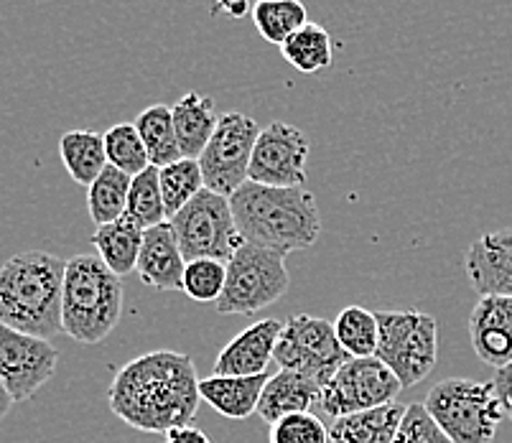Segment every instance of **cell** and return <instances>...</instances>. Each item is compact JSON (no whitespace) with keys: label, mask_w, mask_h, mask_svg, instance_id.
Returning a JSON list of instances; mask_svg holds the SVG:
<instances>
[{"label":"cell","mask_w":512,"mask_h":443,"mask_svg":"<svg viewBox=\"0 0 512 443\" xmlns=\"http://www.w3.org/2000/svg\"><path fill=\"white\" fill-rule=\"evenodd\" d=\"M492 385H495L497 398H500L502 410H505V418H510L512 421V365L495 370Z\"/></svg>","instance_id":"35"},{"label":"cell","mask_w":512,"mask_h":443,"mask_svg":"<svg viewBox=\"0 0 512 443\" xmlns=\"http://www.w3.org/2000/svg\"><path fill=\"white\" fill-rule=\"evenodd\" d=\"M408 405L388 403L344 415L329 426V443H393Z\"/></svg>","instance_id":"21"},{"label":"cell","mask_w":512,"mask_h":443,"mask_svg":"<svg viewBox=\"0 0 512 443\" xmlns=\"http://www.w3.org/2000/svg\"><path fill=\"white\" fill-rule=\"evenodd\" d=\"M59 352L49 339L31 337L0 324V377L13 403H26L51 380Z\"/></svg>","instance_id":"13"},{"label":"cell","mask_w":512,"mask_h":443,"mask_svg":"<svg viewBox=\"0 0 512 443\" xmlns=\"http://www.w3.org/2000/svg\"><path fill=\"white\" fill-rule=\"evenodd\" d=\"M158 179H161V194H164L169 219L192 202L199 191L207 189L202 166L194 158H179V161L169 163L164 169H158Z\"/></svg>","instance_id":"28"},{"label":"cell","mask_w":512,"mask_h":443,"mask_svg":"<svg viewBox=\"0 0 512 443\" xmlns=\"http://www.w3.org/2000/svg\"><path fill=\"white\" fill-rule=\"evenodd\" d=\"M107 163L125 171L128 176H138L151 166L146 143L138 133L136 123H118L105 133Z\"/></svg>","instance_id":"31"},{"label":"cell","mask_w":512,"mask_h":443,"mask_svg":"<svg viewBox=\"0 0 512 443\" xmlns=\"http://www.w3.org/2000/svg\"><path fill=\"white\" fill-rule=\"evenodd\" d=\"M281 54L301 74H316L321 69H329L334 62L332 34L319 23L309 21L281 46Z\"/></svg>","instance_id":"26"},{"label":"cell","mask_w":512,"mask_h":443,"mask_svg":"<svg viewBox=\"0 0 512 443\" xmlns=\"http://www.w3.org/2000/svg\"><path fill=\"white\" fill-rule=\"evenodd\" d=\"M59 156L74 184L90 186L110 166L105 153V135L97 130H67L59 138Z\"/></svg>","instance_id":"23"},{"label":"cell","mask_w":512,"mask_h":443,"mask_svg":"<svg viewBox=\"0 0 512 443\" xmlns=\"http://www.w3.org/2000/svg\"><path fill=\"white\" fill-rule=\"evenodd\" d=\"M184 270L186 258L181 253L171 222L146 230L136 270L141 275V281L146 286L158 288V291H181V286H184Z\"/></svg>","instance_id":"17"},{"label":"cell","mask_w":512,"mask_h":443,"mask_svg":"<svg viewBox=\"0 0 512 443\" xmlns=\"http://www.w3.org/2000/svg\"><path fill=\"white\" fill-rule=\"evenodd\" d=\"M268 375H209L199 380L202 400L230 421H245L258 413L260 395Z\"/></svg>","instance_id":"19"},{"label":"cell","mask_w":512,"mask_h":443,"mask_svg":"<svg viewBox=\"0 0 512 443\" xmlns=\"http://www.w3.org/2000/svg\"><path fill=\"white\" fill-rule=\"evenodd\" d=\"M164 443H212V438H209L204 431H199V428L184 426L166 433Z\"/></svg>","instance_id":"36"},{"label":"cell","mask_w":512,"mask_h":443,"mask_svg":"<svg viewBox=\"0 0 512 443\" xmlns=\"http://www.w3.org/2000/svg\"><path fill=\"white\" fill-rule=\"evenodd\" d=\"M67 260L44 250L18 253L0 265V324L31 337L62 334Z\"/></svg>","instance_id":"3"},{"label":"cell","mask_w":512,"mask_h":443,"mask_svg":"<svg viewBox=\"0 0 512 443\" xmlns=\"http://www.w3.org/2000/svg\"><path fill=\"white\" fill-rule=\"evenodd\" d=\"M334 331L349 357H375L377 337H380L375 311L347 306L334 319Z\"/></svg>","instance_id":"30"},{"label":"cell","mask_w":512,"mask_h":443,"mask_svg":"<svg viewBox=\"0 0 512 443\" xmlns=\"http://www.w3.org/2000/svg\"><path fill=\"white\" fill-rule=\"evenodd\" d=\"M311 143L291 123H271L260 128L258 141L253 148L248 181L278 189H296L306 184V161H309Z\"/></svg>","instance_id":"12"},{"label":"cell","mask_w":512,"mask_h":443,"mask_svg":"<svg viewBox=\"0 0 512 443\" xmlns=\"http://www.w3.org/2000/svg\"><path fill=\"white\" fill-rule=\"evenodd\" d=\"M141 133L143 143H146L148 158H151V166L156 169H164L169 163L179 161L181 148L179 138H176L174 130V115H171L169 105H151L146 110L138 113V118L133 120Z\"/></svg>","instance_id":"25"},{"label":"cell","mask_w":512,"mask_h":443,"mask_svg":"<svg viewBox=\"0 0 512 443\" xmlns=\"http://www.w3.org/2000/svg\"><path fill=\"white\" fill-rule=\"evenodd\" d=\"M253 21L268 44L283 46L309 23V13L301 0H258L253 6Z\"/></svg>","instance_id":"27"},{"label":"cell","mask_w":512,"mask_h":443,"mask_svg":"<svg viewBox=\"0 0 512 443\" xmlns=\"http://www.w3.org/2000/svg\"><path fill=\"white\" fill-rule=\"evenodd\" d=\"M11 405H13V398H11V393H8V387H6V382H3V377H0V421L6 418L8 410H11Z\"/></svg>","instance_id":"38"},{"label":"cell","mask_w":512,"mask_h":443,"mask_svg":"<svg viewBox=\"0 0 512 443\" xmlns=\"http://www.w3.org/2000/svg\"><path fill=\"white\" fill-rule=\"evenodd\" d=\"M403 385L388 365L377 357H349L327 385H321L316 410L332 415L334 421L344 415L380 408L395 403Z\"/></svg>","instance_id":"9"},{"label":"cell","mask_w":512,"mask_h":443,"mask_svg":"<svg viewBox=\"0 0 512 443\" xmlns=\"http://www.w3.org/2000/svg\"><path fill=\"white\" fill-rule=\"evenodd\" d=\"M258 135L260 128L250 115L240 113V110H230V113L222 115L212 141L199 156L204 186L209 191H217L222 197H232L248 181Z\"/></svg>","instance_id":"11"},{"label":"cell","mask_w":512,"mask_h":443,"mask_svg":"<svg viewBox=\"0 0 512 443\" xmlns=\"http://www.w3.org/2000/svg\"><path fill=\"white\" fill-rule=\"evenodd\" d=\"M291 286L283 255L258 245H245L227 263V283L214 303L222 316H248L268 309Z\"/></svg>","instance_id":"7"},{"label":"cell","mask_w":512,"mask_h":443,"mask_svg":"<svg viewBox=\"0 0 512 443\" xmlns=\"http://www.w3.org/2000/svg\"><path fill=\"white\" fill-rule=\"evenodd\" d=\"M125 214H128L138 227H143V230H151V227L169 222L156 166H148L146 171L133 176L128 197V212Z\"/></svg>","instance_id":"29"},{"label":"cell","mask_w":512,"mask_h":443,"mask_svg":"<svg viewBox=\"0 0 512 443\" xmlns=\"http://www.w3.org/2000/svg\"><path fill=\"white\" fill-rule=\"evenodd\" d=\"M347 359L349 354L339 344L332 321L309 314H296L283 324L273 354L281 370L309 375L319 385H327Z\"/></svg>","instance_id":"10"},{"label":"cell","mask_w":512,"mask_h":443,"mask_svg":"<svg viewBox=\"0 0 512 443\" xmlns=\"http://www.w3.org/2000/svg\"><path fill=\"white\" fill-rule=\"evenodd\" d=\"M133 176L107 166L90 186H87V212L97 227L118 222L128 212V197Z\"/></svg>","instance_id":"24"},{"label":"cell","mask_w":512,"mask_h":443,"mask_svg":"<svg viewBox=\"0 0 512 443\" xmlns=\"http://www.w3.org/2000/svg\"><path fill=\"white\" fill-rule=\"evenodd\" d=\"M271 443H329V428L316 413H291L271 426Z\"/></svg>","instance_id":"33"},{"label":"cell","mask_w":512,"mask_h":443,"mask_svg":"<svg viewBox=\"0 0 512 443\" xmlns=\"http://www.w3.org/2000/svg\"><path fill=\"white\" fill-rule=\"evenodd\" d=\"M321 385L309 375L293 370H278L276 375L268 377L258 403L260 421L273 426L281 421L283 415L291 413H314L319 403Z\"/></svg>","instance_id":"18"},{"label":"cell","mask_w":512,"mask_h":443,"mask_svg":"<svg viewBox=\"0 0 512 443\" xmlns=\"http://www.w3.org/2000/svg\"><path fill=\"white\" fill-rule=\"evenodd\" d=\"M143 235H146V230L138 227L136 222L125 214L118 222L97 227L95 235H92V247H95L97 258H100L107 268L113 270L118 278H125V275L136 273L138 270Z\"/></svg>","instance_id":"22"},{"label":"cell","mask_w":512,"mask_h":443,"mask_svg":"<svg viewBox=\"0 0 512 443\" xmlns=\"http://www.w3.org/2000/svg\"><path fill=\"white\" fill-rule=\"evenodd\" d=\"M469 342L484 365H512V298L482 296L469 314Z\"/></svg>","instance_id":"15"},{"label":"cell","mask_w":512,"mask_h":443,"mask_svg":"<svg viewBox=\"0 0 512 443\" xmlns=\"http://www.w3.org/2000/svg\"><path fill=\"white\" fill-rule=\"evenodd\" d=\"M123 316V278L97 255L67 260L62 293V329L79 344H100Z\"/></svg>","instance_id":"4"},{"label":"cell","mask_w":512,"mask_h":443,"mask_svg":"<svg viewBox=\"0 0 512 443\" xmlns=\"http://www.w3.org/2000/svg\"><path fill=\"white\" fill-rule=\"evenodd\" d=\"M171 115H174V130L176 138H179L181 156L199 161L207 143L212 141L217 123H220L217 110H214V100L199 95V92H186L171 107Z\"/></svg>","instance_id":"20"},{"label":"cell","mask_w":512,"mask_h":443,"mask_svg":"<svg viewBox=\"0 0 512 443\" xmlns=\"http://www.w3.org/2000/svg\"><path fill=\"white\" fill-rule=\"evenodd\" d=\"M248 11H250V0H214V8H212L214 16H217V13H225V16L230 18L248 16Z\"/></svg>","instance_id":"37"},{"label":"cell","mask_w":512,"mask_h":443,"mask_svg":"<svg viewBox=\"0 0 512 443\" xmlns=\"http://www.w3.org/2000/svg\"><path fill=\"white\" fill-rule=\"evenodd\" d=\"M194 359L156 349L120 367L107 390V403L120 421L143 433H169L192 426L202 393Z\"/></svg>","instance_id":"1"},{"label":"cell","mask_w":512,"mask_h":443,"mask_svg":"<svg viewBox=\"0 0 512 443\" xmlns=\"http://www.w3.org/2000/svg\"><path fill=\"white\" fill-rule=\"evenodd\" d=\"M423 405L454 443H492L505 418L495 385L467 377L436 382Z\"/></svg>","instance_id":"5"},{"label":"cell","mask_w":512,"mask_h":443,"mask_svg":"<svg viewBox=\"0 0 512 443\" xmlns=\"http://www.w3.org/2000/svg\"><path fill=\"white\" fill-rule=\"evenodd\" d=\"M464 268H467V278L479 298H512V227L479 235L469 245Z\"/></svg>","instance_id":"14"},{"label":"cell","mask_w":512,"mask_h":443,"mask_svg":"<svg viewBox=\"0 0 512 443\" xmlns=\"http://www.w3.org/2000/svg\"><path fill=\"white\" fill-rule=\"evenodd\" d=\"M393 443H454L439 423L431 418L423 403H411L406 408V415L400 421L398 433H395Z\"/></svg>","instance_id":"34"},{"label":"cell","mask_w":512,"mask_h":443,"mask_svg":"<svg viewBox=\"0 0 512 443\" xmlns=\"http://www.w3.org/2000/svg\"><path fill=\"white\" fill-rule=\"evenodd\" d=\"M377 352L375 357L393 370L403 387L426 380L439 362V324L431 314L408 311H375Z\"/></svg>","instance_id":"6"},{"label":"cell","mask_w":512,"mask_h":443,"mask_svg":"<svg viewBox=\"0 0 512 443\" xmlns=\"http://www.w3.org/2000/svg\"><path fill=\"white\" fill-rule=\"evenodd\" d=\"M169 222L174 227L186 263L199 258L230 263L232 255L245 245L240 230H237L230 197H222L217 191H199L197 197L181 212H176Z\"/></svg>","instance_id":"8"},{"label":"cell","mask_w":512,"mask_h":443,"mask_svg":"<svg viewBox=\"0 0 512 443\" xmlns=\"http://www.w3.org/2000/svg\"><path fill=\"white\" fill-rule=\"evenodd\" d=\"M283 324L276 319L255 321L253 326L242 329L232 342L222 347L214 362V375H265L276 354L278 337Z\"/></svg>","instance_id":"16"},{"label":"cell","mask_w":512,"mask_h":443,"mask_svg":"<svg viewBox=\"0 0 512 443\" xmlns=\"http://www.w3.org/2000/svg\"><path fill=\"white\" fill-rule=\"evenodd\" d=\"M242 240L283 255L309 250L321 235L316 199L304 186L278 189L245 181L230 197Z\"/></svg>","instance_id":"2"},{"label":"cell","mask_w":512,"mask_h":443,"mask_svg":"<svg viewBox=\"0 0 512 443\" xmlns=\"http://www.w3.org/2000/svg\"><path fill=\"white\" fill-rule=\"evenodd\" d=\"M227 283V263L222 260H189L184 270V286L181 293L199 303H217Z\"/></svg>","instance_id":"32"}]
</instances>
